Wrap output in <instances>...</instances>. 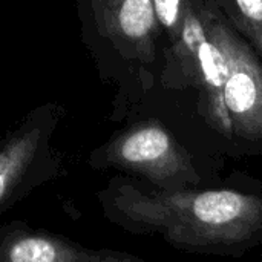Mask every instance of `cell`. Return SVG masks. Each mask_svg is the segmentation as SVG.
<instances>
[{
	"label": "cell",
	"mask_w": 262,
	"mask_h": 262,
	"mask_svg": "<svg viewBox=\"0 0 262 262\" xmlns=\"http://www.w3.org/2000/svg\"><path fill=\"white\" fill-rule=\"evenodd\" d=\"M213 3L262 55V0H213Z\"/></svg>",
	"instance_id": "cell-8"
},
{
	"label": "cell",
	"mask_w": 262,
	"mask_h": 262,
	"mask_svg": "<svg viewBox=\"0 0 262 262\" xmlns=\"http://www.w3.org/2000/svg\"><path fill=\"white\" fill-rule=\"evenodd\" d=\"M83 26L95 31L123 58L155 60L160 25L152 0H78Z\"/></svg>",
	"instance_id": "cell-6"
},
{
	"label": "cell",
	"mask_w": 262,
	"mask_h": 262,
	"mask_svg": "<svg viewBox=\"0 0 262 262\" xmlns=\"http://www.w3.org/2000/svg\"><path fill=\"white\" fill-rule=\"evenodd\" d=\"M173 61L198 92V107L207 124L223 134V86L227 58L212 26L209 2L190 0L180 41L172 46Z\"/></svg>",
	"instance_id": "cell-4"
},
{
	"label": "cell",
	"mask_w": 262,
	"mask_h": 262,
	"mask_svg": "<svg viewBox=\"0 0 262 262\" xmlns=\"http://www.w3.org/2000/svg\"><path fill=\"white\" fill-rule=\"evenodd\" d=\"M152 3L158 25L166 32L172 48L181 38L190 0H152Z\"/></svg>",
	"instance_id": "cell-9"
},
{
	"label": "cell",
	"mask_w": 262,
	"mask_h": 262,
	"mask_svg": "<svg viewBox=\"0 0 262 262\" xmlns=\"http://www.w3.org/2000/svg\"><path fill=\"white\" fill-rule=\"evenodd\" d=\"M104 216L170 246L200 253H238L262 239V198L238 190L147 189L112 178L98 193Z\"/></svg>",
	"instance_id": "cell-1"
},
{
	"label": "cell",
	"mask_w": 262,
	"mask_h": 262,
	"mask_svg": "<svg viewBox=\"0 0 262 262\" xmlns=\"http://www.w3.org/2000/svg\"><path fill=\"white\" fill-rule=\"evenodd\" d=\"M63 117L57 104L34 109L0 138V216L63 172L52 141Z\"/></svg>",
	"instance_id": "cell-3"
},
{
	"label": "cell",
	"mask_w": 262,
	"mask_h": 262,
	"mask_svg": "<svg viewBox=\"0 0 262 262\" xmlns=\"http://www.w3.org/2000/svg\"><path fill=\"white\" fill-rule=\"evenodd\" d=\"M89 166L115 169L147 180L154 187L189 189L200 183L190 154L155 120L135 123L92 150Z\"/></svg>",
	"instance_id": "cell-2"
},
{
	"label": "cell",
	"mask_w": 262,
	"mask_h": 262,
	"mask_svg": "<svg viewBox=\"0 0 262 262\" xmlns=\"http://www.w3.org/2000/svg\"><path fill=\"white\" fill-rule=\"evenodd\" d=\"M0 262H146L134 255L80 246L25 223L0 224Z\"/></svg>",
	"instance_id": "cell-7"
},
{
	"label": "cell",
	"mask_w": 262,
	"mask_h": 262,
	"mask_svg": "<svg viewBox=\"0 0 262 262\" xmlns=\"http://www.w3.org/2000/svg\"><path fill=\"white\" fill-rule=\"evenodd\" d=\"M215 34L227 58L223 86V134L227 138L262 141V64L253 49L209 2Z\"/></svg>",
	"instance_id": "cell-5"
}]
</instances>
